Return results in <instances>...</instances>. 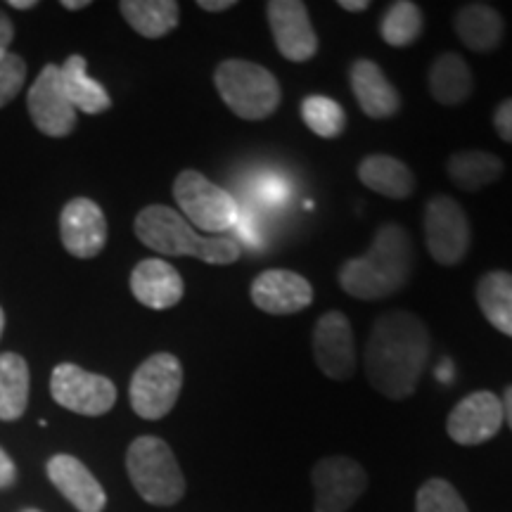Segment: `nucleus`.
Masks as SVG:
<instances>
[{
	"mask_svg": "<svg viewBox=\"0 0 512 512\" xmlns=\"http://www.w3.org/2000/svg\"><path fill=\"white\" fill-rule=\"evenodd\" d=\"M432 337L427 325L411 311H387L375 318L366 344V375L375 392L392 401L415 394Z\"/></svg>",
	"mask_w": 512,
	"mask_h": 512,
	"instance_id": "f257e3e1",
	"label": "nucleus"
},
{
	"mask_svg": "<svg viewBox=\"0 0 512 512\" xmlns=\"http://www.w3.org/2000/svg\"><path fill=\"white\" fill-rule=\"evenodd\" d=\"M415 268L411 233L399 223H382L363 256L339 266V287L361 302H380L408 285Z\"/></svg>",
	"mask_w": 512,
	"mask_h": 512,
	"instance_id": "f03ea898",
	"label": "nucleus"
},
{
	"mask_svg": "<svg viewBox=\"0 0 512 512\" xmlns=\"http://www.w3.org/2000/svg\"><path fill=\"white\" fill-rule=\"evenodd\" d=\"M133 230L145 247L164 256H195L204 264L228 266L235 264L242 254L238 238H204L183 219L181 211L164 204H150L140 211Z\"/></svg>",
	"mask_w": 512,
	"mask_h": 512,
	"instance_id": "7ed1b4c3",
	"label": "nucleus"
},
{
	"mask_svg": "<svg viewBox=\"0 0 512 512\" xmlns=\"http://www.w3.org/2000/svg\"><path fill=\"white\" fill-rule=\"evenodd\" d=\"M223 105L245 121H264L280 107L283 88L271 69L249 60H223L214 72Z\"/></svg>",
	"mask_w": 512,
	"mask_h": 512,
	"instance_id": "20e7f679",
	"label": "nucleus"
},
{
	"mask_svg": "<svg viewBox=\"0 0 512 512\" xmlns=\"http://www.w3.org/2000/svg\"><path fill=\"white\" fill-rule=\"evenodd\" d=\"M126 472L150 505H174L185 496V477L171 446L159 437H138L128 446Z\"/></svg>",
	"mask_w": 512,
	"mask_h": 512,
	"instance_id": "39448f33",
	"label": "nucleus"
},
{
	"mask_svg": "<svg viewBox=\"0 0 512 512\" xmlns=\"http://www.w3.org/2000/svg\"><path fill=\"white\" fill-rule=\"evenodd\" d=\"M174 197L183 219L204 233H226L238 221L233 195L195 169H185L176 176Z\"/></svg>",
	"mask_w": 512,
	"mask_h": 512,
	"instance_id": "423d86ee",
	"label": "nucleus"
},
{
	"mask_svg": "<svg viewBox=\"0 0 512 512\" xmlns=\"http://www.w3.org/2000/svg\"><path fill=\"white\" fill-rule=\"evenodd\" d=\"M183 389V366L169 351H159L131 377V406L143 420H162L176 406Z\"/></svg>",
	"mask_w": 512,
	"mask_h": 512,
	"instance_id": "0eeeda50",
	"label": "nucleus"
},
{
	"mask_svg": "<svg viewBox=\"0 0 512 512\" xmlns=\"http://www.w3.org/2000/svg\"><path fill=\"white\" fill-rule=\"evenodd\" d=\"M425 245L439 266H458L472 247V228L465 209L448 195L425 204Z\"/></svg>",
	"mask_w": 512,
	"mask_h": 512,
	"instance_id": "6e6552de",
	"label": "nucleus"
},
{
	"mask_svg": "<svg viewBox=\"0 0 512 512\" xmlns=\"http://www.w3.org/2000/svg\"><path fill=\"white\" fill-rule=\"evenodd\" d=\"M50 396L67 411L98 418L117 403V387L110 377L88 373L74 363H60L50 377Z\"/></svg>",
	"mask_w": 512,
	"mask_h": 512,
	"instance_id": "1a4fd4ad",
	"label": "nucleus"
},
{
	"mask_svg": "<svg viewBox=\"0 0 512 512\" xmlns=\"http://www.w3.org/2000/svg\"><path fill=\"white\" fill-rule=\"evenodd\" d=\"M311 484L313 510L349 512L358 498L366 494L368 475L354 458L330 456L313 465Z\"/></svg>",
	"mask_w": 512,
	"mask_h": 512,
	"instance_id": "9d476101",
	"label": "nucleus"
},
{
	"mask_svg": "<svg viewBox=\"0 0 512 512\" xmlns=\"http://www.w3.org/2000/svg\"><path fill=\"white\" fill-rule=\"evenodd\" d=\"M313 358L330 380H351L356 373V339L342 311L323 313L313 325Z\"/></svg>",
	"mask_w": 512,
	"mask_h": 512,
	"instance_id": "9b49d317",
	"label": "nucleus"
},
{
	"mask_svg": "<svg viewBox=\"0 0 512 512\" xmlns=\"http://www.w3.org/2000/svg\"><path fill=\"white\" fill-rule=\"evenodd\" d=\"M266 17L275 48L287 62H309L316 57L318 36L302 0H271L266 3Z\"/></svg>",
	"mask_w": 512,
	"mask_h": 512,
	"instance_id": "f8f14e48",
	"label": "nucleus"
},
{
	"mask_svg": "<svg viewBox=\"0 0 512 512\" xmlns=\"http://www.w3.org/2000/svg\"><path fill=\"white\" fill-rule=\"evenodd\" d=\"M27 107L31 121L50 138H64L74 131L76 110L62 86V72L57 64H48L29 88Z\"/></svg>",
	"mask_w": 512,
	"mask_h": 512,
	"instance_id": "ddd939ff",
	"label": "nucleus"
},
{
	"mask_svg": "<svg viewBox=\"0 0 512 512\" xmlns=\"http://www.w3.org/2000/svg\"><path fill=\"white\" fill-rule=\"evenodd\" d=\"M503 403L494 392L467 394L456 403L446 420V432L460 446H479L494 439L503 427Z\"/></svg>",
	"mask_w": 512,
	"mask_h": 512,
	"instance_id": "4468645a",
	"label": "nucleus"
},
{
	"mask_svg": "<svg viewBox=\"0 0 512 512\" xmlns=\"http://www.w3.org/2000/svg\"><path fill=\"white\" fill-rule=\"evenodd\" d=\"M249 297L256 309L268 316H292L313 304V287L302 273L271 268L256 275Z\"/></svg>",
	"mask_w": 512,
	"mask_h": 512,
	"instance_id": "2eb2a0df",
	"label": "nucleus"
},
{
	"mask_svg": "<svg viewBox=\"0 0 512 512\" xmlns=\"http://www.w3.org/2000/svg\"><path fill=\"white\" fill-rule=\"evenodd\" d=\"M62 245L76 259H93L107 245V219L88 197H74L60 214Z\"/></svg>",
	"mask_w": 512,
	"mask_h": 512,
	"instance_id": "dca6fc26",
	"label": "nucleus"
},
{
	"mask_svg": "<svg viewBox=\"0 0 512 512\" xmlns=\"http://www.w3.org/2000/svg\"><path fill=\"white\" fill-rule=\"evenodd\" d=\"M351 93L361 107V112L370 119H392L401 110V95L394 83L387 79L382 67L373 60H354L349 67Z\"/></svg>",
	"mask_w": 512,
	"mask_h": 512,
	"instance_id": "f3484780",
	"label": "nucleus"
},
{
	"mask_svg": "<svg viewBox=\"0 0 512 512\" xmlns=\"http://www.w3.org/2000/svg\"><path fill=\"white\" fill-rule=\"evenodd\" d=\"M48 477L60 494L67 498L79 512H102L107 505L105 489H102L93 472L79 458L53 456L48 460Z\"/></svg>",
	"mask_w": 512,
	"mask_h": 512,
	"instance_id": "a211bd4d",
	"label": "nucleus"
},
{
	"mask_svg": "<svg viewBox=\"0 0 512 512\" xmlns=\"http://www.w3.org/2000/svg\"><path fill=\"white\" fill-rule=\"evenodd\" d=\"M131 292L147 309L164 311L183 299L185 285L181 273L164 259H145L133 268Z\"/></svg>",
	"mask_w": 512,
	"mask_h": 512,
	"instance_id": "6ab92c4d",
	"label": "nucleus"
},
{
	"mask_svg": "<svg viewBox=\"0 0 512 512\" xmlns=\"http://www.w3.org/2000/svg\"><path fill=\"white\" fill-rule=\"evenodd\" d=\"M460 43L472 53H494L505 34L503 15L489 3H465L453 17Z\"/></svg>",
	"mask_w": 512,
	"mask_h": 512,
	"instance_id": "aec40b11",
	"label": "nucleus"
},
{
	"mask_svg": "<svg viewBox=\"0 0 512 512\" xmlns=\"http://www.w3.org/2000/svg\"><path fill=\"white\" fill-rule=\"evenodd\" d=\"M358 181L389 200H408L418 188L411 166L392 155H368L358 164Z\"/></svg>",
	"mask_w": 512,
	"mask_h": 512,
	"instance_id": "412c9836",
	"label": "nucleus"
},
{
	"mask_svg": "<svg viewBox=\"0 0 512 512\" xmlns=\"http://www.w3.org/2000/svg\"><path fill=\"white\" fill-rule=\"evenodd\" d=\"M503 159L486 150L453 152L446 162V174L456 188L465 192H479L494 185L503 176Z\"/></svg>",
	"mask_w": 512,
	"mask_h": 512,
	"instance_id": "4be33fe9",
	"label": "nucleus"
},
{
	"mask_svg": "<svg viewBox=\"0 0 512 512\" xmlns=\"http://www.w3.org/2000/svg\"><path fill=\"white\" fill-rule=\"evenodd\" d=\"M427 83H430L432 98L446 107L463 105L475 91V79H472L470 67L458 53H441L432 62Z\"/></svg>",
	"mask_w": 512,
	"mask_h": 512,
	"instance_id": "5701e85b",
	"label": "nucleus"
},
{
	"mask_svg": "<svg viewBox=\"0 0 512 512\" xmlns=\"http://www.w3.org/2000/svg\"><path fill=\"white\" fill-rule=\"evenodd\" d=\"M62 72V86L67 93L69 102L74 110H81L83 114H102L112 107L110 93L102 88V83L88 76V64L83 55L67 57V62L60 67Z\"/></svg>",
	"mask_w": 512,
	"mask_h": 512,
	"instance_id": "b1692460",
	"label": "nucleus"
},
{
	"mask_svg": "<svg viewBox=\"0 0 512 512\" xmlns=\"http://www.w3.org/2000/svg\"><path fill=\"white\" fill-rule=\"evenodd\" d=\"M121 15L136 34L162 38L178 27L181 5L176 0H121Z\"/></svg>",
	"mask_w": 512,
	"mask_h": 512,
	"instance_id": "393cba45",
	"label": "nucleus"
},
{
	"mask_svg": "<svg viewBox=\"0 0 512 512\" xmlns=\"http://www.w3.org/2000/svg\"><path fill=\"white\" fill-rule=\"evenodd\" d=\"M475 297L484 318L505 337H512V273H484L477 283Z\"/></svg>",
	"mask_w": 512,
	"mask_h": 512,
	"instance_id": "a878e982",
	"label": "nucleus"
},
{
	"mask_svg": "<svg viewBox=\"0 0 512 512\" xmlns=\"http://www.w3.org/2000/svg\"><path fill=\"white\" fill-rule=\"evenodd\" d=\"M29 403V366L19 354H0V420H17Z\"/></svg>",
	"mask_w": 512,
	"mask_h": 512,
	"instance_id": "bb28decb",
	"label": "nucleus"
},
{
	"mask_svg": "<svg viewBox=\"0 0 512 512\" xmlns=\"http://www.w3.org/2000/svg\"><path fill=\"white\" fill-rule=\"evenodd\" d=\"M422 10L413 0H396L380 19V36L387 46L408 48L422 34Z\"/></svg>",
	"mask_w": 512,
	"mask_h": 512,
	"instance_id": "cd10ccee",
	"label": "nucleus"
},
{
	"mask_svg": "<svg viewBox=\"0 0 512 512\" xmlns=\"http://www.w3.org/2000/svg\"><path fill=\"white\" fill-rule=\"evenodd\" d=\"M302 119L313 133L325 140L339 138L347 128V112L337 100L325 95H309L302 102Z\"/></svg>",
	"mask_w": 512,
	"mask_h": 512,
	"instance_id": "c85d7f7f",
	"label": "nucleus"
},
{
	"mask_svg": "<svg viewBox=\"0 0 512 512\" xmlns=\"http://www.w3.org/2000/svg\"><path fill=\"white\" fill-rule=\"evenodd\" d=\"M415 512H470L456 486L446 479H427L415 496Z\"/></svg>",
	"mask_w": 512,
	"mask_h": 512,
	"instance_id": "c756f323",
	"label": "nucleus"
},
{
	"mask_svg": "<svg viewBox=\"0 0 512 512\" xmlns=\"http://www.w3.org/2000/svg\"><path fill=\"white\" fill-rule=\"evenodd\" d=\"M24 79H27V62L10 50L0 53V107L17 98Z\"/></svg>",
	"mask_w": 512,
	"mask_h": 512,
	"instance_id": "7c9ffc66",
	"label": "nucleus"
},
{
	"mask_svg": "<svg viewBox=\"0 0 512 512\" xmlns=\"http://www.w3.org/2000/svg\"><path fill=\"white\" fill-rule=\"evenodd\" d=\"M494 128L503 143H512V98L503 100L494 112Z\"/></svg>",
	"mask_w": 512,
	"mask_h": 512,
	"instance_id": "2f4dec72",
	"label": "nucleus"
},
{
	"mask_svg": "<svg viewBox=\"0 0 512 512\" xmlns=\"http://www.w3.org/2000/svg\"><path fill=\"white\" fill-rule=\"evenodd\" d=\"M15 479H17L15 463H12L8 453L0 448V489H8V486L15 484Z\"/></svg>",
	"mask_w": 512,
	"mask_h": 512,
	"instance_id": "473e14b6",
	"label": "nucleus"
},
{
	"mask_svg": "<svg viewBox=\"0 0 512 512\" xmlns=\"http://www.w3.org/2000/svg\"><path fill=\"white\" fill-rule=\"evenodd\" d=\"M12 36H15V27H12L10 17L0 10V53H5L12 43Z\"/></svg>",
	"mask_w": 512,
	"mask_h": 512,
	"instance_id": "72a5a7b5",
	"label": "nucleus"
},
{
	"mask_svg": "<svg viewBox=\"0 0 512 512\" xmlns=\"http://www.w3.org/2000/svg\"><path fill=\"white\" fill-rule=\"evenodd\" d=\"M197 5L207 12H226L230 8H235L238 3H235V0H200Z\"/></svg>",
	"mask_w": 512,
	"mask_h": 512,
	"instance_id": "f704fd0d",
	"label": "nucleus"
},
{
	"mask_svg": "<svg viewBox=\"0 0 512 512\" xmlns=\"http://www.w3.org/2000/svg\"><path fill=\"white\" fill-rule=\"evenodd\" d=\"M339 8L347 12H366L370 10V0H339Z\"/></svg>",
	"mask_w": 512,
	"mask_h": 512,
	"instance_id": "c9c22d12",
	"label": "nucleus"
},
{
	"mask_svg": "<svg viewBox=\"0 0 512 512\" xmlns=\"http://www.w3.org/2000/svg\"><path fill=\"white\" fill-rule=\"evenodd\" d=\"M501 403H503V415H505V422H508L510 430H512V384H510L508 389H505V394H503Z\"/></svg>",
	"mask_w": 512,
	"mask_h": 512,
	"instance_id": "e433bc0d",
	"label": "nucleus"
},
{
	"mask_svg": "<svg viewBox=\"0 0 512 512\" xmlns=\"http://www.w3.org/2000/svg\"><path fill=\"white\" fill-rule=\"evenodd\" d=\"M91 5V0H62V8L67 10H83Z\"/></svg>",
	"mask_w": 512,
	"mask_h": 512,
	"instance_id": "4c0bfd02",
	"label": "nucleus"
},
{
	"mask_svg": "<svg viewBox=\"0 0 512 512\" xmlns=\"http://www.w3.org/2000/svg\"><path fill=\"white\" fill-rule=\"evenodd\" d=\"M36 0H10V8H17V10H31L36 8Z\"/></svg>",
	"mask_w": 512,
	"mask_h": 512,
	"instance_id": "58836bf2",
	"label": "nucleus"
},
{
	"mask_svg": "<svg viewBox=\"0 0 512 512\" xmlns=\"http://www.w3.org/2000/svg\"><path fill=\"white\" fill-rule=\"evenodd\" d=\"M3 328H5V313L0 309V337H3Z\"/></svg>",
	"mask_w": 512,
	"mask_h": 512,
	"instance_id": "ea45409f",
	"label": "nucleus"
},
{
	"mask_svg": "<svg viewBox=\"0 0 512 512\" xmlns=\"http://www.w3.org/2000/svg\"><path fill=\"white\" fill-rule=\"evenodd\" d=\"M24 512H38V510H24Z\"/></svg>",
	"mask_w": 512,
	"mask_h": 512,
	"instance_id": "a19ab883",
	"label": "nucleus"
}]
</instances>
